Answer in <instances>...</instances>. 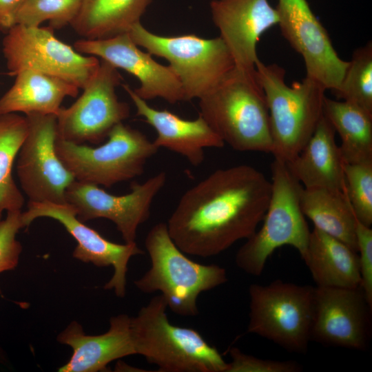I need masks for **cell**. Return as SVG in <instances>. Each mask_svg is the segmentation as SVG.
Returning <instances> with one entry per match:
<instances>
[{
  "label": "cell",
  "instance_id": "cell-4",
  "mask_svg": "<svg viewBox=\"0 0 372 372\" xmlns=\"http://www.w3.org/2000/svg\"><path fill=\"white\" fill-rule=\"evenodd\" d=\"M256 74L266 97L274 158L287 163L304 147L323 114L326 89L306 76L288 85L285 70L260 59Z\"/></svg>",
  "mask_w": 372,
  "mask_h": 372
},
{
  "label": "cell",
  "instance_id": "cell-17",
  "mask_svg": "<svg viewBox=\"0 0 372 372\" xmlns=\"http://www.w3.org/2000/svg\"><path fill=\"white\" fill-rule=\"evenodd\" d=\"M74 48L134 76L140 86L134 91L145 101L161 98L172 104L185 101L182 85L172 68L141 50L128 33L103 39H81L74 42Z\"/></svg>",
  "mask_w": 372,
  "mask_h": 372
},
{
  "label": "cell",
  "instance_id": "cell-6",
  "mask_svg": "<svg viewBox=\"0 0 372 372\" xmlns=\"http://www.w3.org/2000/svg\"><path fill=\"white\" fill-rule=\"evenodd\" d=\"M271 168V196L262 224L235 257L236 266L254 276L262 274L269 256L282 246L294 247L303 258L311 233L300 206L302 185L285 162L274 158Z\"/></svg>",
  "mask_w": 372,
  "mask_h": 372
},
{
  "label": "cell",
  "instance_id": "cell-26",
  "mask_svg": "<svg viewBox=\"0 0 372 372\" xmlns=\"http://www.w3.org/2000/svg\"><path fill=\"white\" fill-rule=\"evenodd\" d=\"M323 113L340 136L339 147L344 163L372 162V114L326 96Z\"/></svg>",
  "mask_w": 372,
  "mask_h": 372
},
{
  "label": "cell",
  "instance_id": "cell-14",
  "mask_svg": "<svg viewBox=\"0 0 372 372\" xmlns=\"http://www.w3.org/2000/svg\"><path fill=\"white\" fill-rule=\"evenodd\" d=\"M315 287L311 341L364 351L371 335L372 305L362 287Z\"/></svg>",
  "mask_w": 372,
  "mask_h": 372
},
{
  "label": "cell",
  "instance_id": "cell-1",
  "mask_svg": "<svg viewBox=\"0 0 372 372\" xmlns=\"http://www.w3.org/2000/svg\"><path fill=\"white\" fill-rule=\"evenodd\" d=\"M271 191V181L252 166L217 169L182 195L166 223L169 234L185 254L216 256L256 231Z\"/></svg>",
  "mask_w": 372,
  "mask_h": 372
},
{
  "label": "cell",
  "instance_id": "cell-24",
  "mask_svg": "<svg viewBox=\"0 0 372 372\" xmlns=\"http://www.w3.org/2000/svg\"><path fill=\"white\" fill-rule=\"evenodd\" d=\"M151 0H82L70 23L83 39H103L128 33Z\"/></svg>",
  "mask_w": 372,
  "mask_h": 372
},
{
  "label": "cell",
  "instance_id": "cell-13",
  "mask_svg": "<svg viewBox=\"0 0 372 372\" xmlns=\"http://www.w3.org/2000/svg\"><path fill=\"white\" fill-rule=\"evenodd\" d=\"M167 180L160 172L143 183H134L131 192L122 196L107 193L99 185L74 180L65 192L67 203L76 211L82 222L105 218L113 222L125 242H136L138 227L150 214L155 196Z\"/></svg>",
  "mask_w": 372,
  "mask_h": 372
},
{
  "label": "cell",
  "instance_id": "cell-34",
  "mask_svg": "<svg viewBox=\"0 0 372 372\" xmlns=\"http://www.w3.org/2000/svg\"><path fill=\"white\" fill-rule=\"evenodd\" d=\"M26 0H0V30L7 32L16 25L17 15Z\"/></svg>",
  "mask_w": 372,
  "mask_h": 372
},
{
  "label": "cell",
  "instance_id": "cell-18",
  "mask_svg": "<svg viewBox=\"0 0 372 372\" xmlns=\"http://www.w3.org/2000/svg\"><path fill=\"white\" fill-rule=\"evenodd\" d=\"M210 10L235 67L255 70L257 43L265 31L278 24L276 9L268 0H212Z\"/></svg>",
  "mask_w": 372,
  "mask_h": 372
},
{
  "label": "cell",
  "instance_id": "cell-31",
  "mask_svg": "<svg viewBox=\"0 0 372 372\" xmlns=\"http://www.w3.org/2000/svg\"><path fill=\"white\" fill-rule=\"evenodd\" d=\"M21 216V210L8 211L6 218L0 220V273L18 265L22 247L16 235L23 228Z\"/></svg>",
  "mask_w": 372,
  "mask_h": 372
},
{
  "label": "cell",
  "instance_id": "cell-9",
  "mask_svg": "<svg viewBox=\"0 0 372 372\" xmlns=\"http://www.w3.org/2000/svg\"><path fill=\"white\" fill-rule=\"evenodd\" d=\"M128 34L137 45L169 62L182 85L185 101L203 96L235 67L220 37L162 36L151 32L141 22L134 24Z\"/></svg>",
  "mask_w": 372,
  "mask_h": 372
},
{
  "label": "cell",
  "instance_id": "cell-12",
  "mask_svg": "<svg viewBox=\"0 0 372 372\" xmlns=\"http://www.w3.org/2000/svg\"><path fill=\"white\" fill-rule=\"evenodd\" d=\"M27 136L18 153L17 173L30 202L67 203L65 192L75 180L55 151L56 116L30 114Z\"/></svg>",
  "mask_w": 372,
  "mask_h": 372
},
{
  "label": "cell",
  "instance_id": "cell-25",
  "mask_svg": "<svg viewBox=\"0 0 372 372\" xmlns=\"http://www.w3.org/2000/svg\"><path fill=\"white\" fill-rule=\"evenodd\" d=\"M300 206L314 227L358 251L356 217L345 190L302 187Z\"/></svg>",
  "mask_w": 372,
  "mask_h": 372
},
{
  "label": "cell",
  "instance_id": "cell-7",
  "mask_svg": "<svg viewBox=\"0 0 372 372\" xmlns=\"http://www.w3.org/2000/svg\"><path fill=\"white\" fill-rule=\"evenodd\" d=\"M315 289L281 280L251 285L247 333L289 352L305 353L311 341Z\"/></svg>",
  "mask_w": 372,
  "mask_h": 372
},
{
  "label": "cell",
  "instance_id": "cell-5",
  "mask_svg": "<svg viewBox=\"0 0 372 372\" xmlns=\"http://www.w3.org/2000/svg\"><path fill=\"white\" fill-rule=\"evenodd\" d=\"M145 246L151 266L134 285L145 293L161 292L167 307L177 315L197 316L199 295L227 281L225 268L203 265L187 257L172 240L166 223L150 229Z\"/></svg>",
  "mask_w": 372,
  "mask_h": 372
},
{
  "label": "cell",
  "instance_id": "cell-35",
  "mask_svg": "<svg viewBox=\"0 0 372 372\" xmlns=\"http://www.w3.org/2000/svg\"><path fill=\"white\" fill-rule=\"evenodd\" d=\"M3 360V356L0 349V362H2Z\"/></svg>",
  "mask_w": 372,
  "mask_h": 372
},
{
  "label": "cell",
  "instance_id": "cell-11",
  "mask_svg": "<svg viewBox=\"0 0 372 372\" xmlns=\"http://www.w3.org/2000/svg\"><path fill=\"white\" fill-rule=\"evenodd\" d=\"M121 81L117 68L100 61L81 95L57 114L56 138L76 144L104 141L113 127L130 114L129 105L119 101L116 93Z\"/></svg>",
  "mask_w": 372,
  "mask_h": 372
},
{
  "label": "cell",
  "instance_id": "cell-10",
  "mask_svg": "<svg viewBox=\"0 0 372 372\" xmlns=\"http://www.w3.org/2000/svg\"><path fill=\"white\" fill-rule=\"evenodd\" d=\"M2 50L9 74L34 70L62 79L83 89L94 76L99 59L85 56L62 42L49 27L17 24L7 32Z\"/></svg>",
  "mask_w": 372,
  "mask_h": 372
},
{
  "label": "cell",
  "instance_id": "cell-16",
  "mask_svg": "<svg viewBox=\"0 0 372 372\" xmlns=\"http://www.w3.org/2000/svg\"><path fill=\"white\" fill-rule=\"evenodd\" d=\"M76 215L75 209L68 203L29 201L28 209L21 213V219L23 227H28L40 217L59 222L77 242L73 251L74 258L97 267L112 266L114 273L104 289H113L117 297L123 298L126 293L128 262L132 256L143 254L144 251L136 242L118 244L105 239L85 225Z\"/></svg>",
  "mask_w": 372,
  "mask_h": 372
},
{
  "label": "cell",
  "instance_id": "cell-27",
  "mask_svg": "<svg viewBox=\"0 0 372 372\" xmlns=\"http://www.w3.org/2000/svg\"><path fill=\"white\" fill-rule=\"evenodd\" d=\"M26 116L17 113L0 116V220L3 211L21 210L24 198L13 177L14 159L27 136Z\"/></svg>",
  "mask_w": 372,
  "mask_h": 372
},
{
  "label": "cell",
  "instance_id": "cell-28",
  "mask_svg": "<svg viewBox=\"0 0 372 372\" xmlns=\"http://www.w3.org/2000/svg\"><path fill=\"white\" fill-rule=\"evenodd\" d=\"M333 93L372 114V42L355 49L340 87Z\"/></svg>",
  "mask_w": 372,
  "mask_h": 372
},
{
  "label": "cell",
  "instance_id": "cell-19",
  "mask_svg": "<svg viewBox=\"0 0 372 372\" xmlns=\"http://www.w3.org/2000/svg\"><path fill=\"white\" fill-rule=\"evenodd\" d=\"M136 109V115L143 118L156 132L153 141L185 157L193 166L201 165L205 149L221 148L225 143L200 114L194 120L184 119L168 111L155 109L138 96L129 85H123Z\"/></svg>",
  "mask_w": 372,
  "mask_h": 372
},
{
  "label": "cell",
  "instance_id": "cell-3",
  "mask_svg": "<svg viewBox=\"0 0 372 372\" xmlns=\"http://www.w3.org/2000/svg\"><path fill=\"white\" fill-rule=\"evenodd\" d=\"M161 294L131 317L135 354L162 372H226L227 362L196 330L174 325L167 318Z\"/></svg>",
  "mask_w": 372,
  "mask_h": 372
},
{
  "label": "cell",
  "instance_id": "cell-15",
  "mask_svg": "<svg viewBox=\"0 0 372 372\" xmlns=\"http://www.w3.org/2000/svg\"><path fill=\"white\" fill-rule=\"evenodd\" d=\"M276 9L282 36L303 58L306 76L318 81L326 90L335 91L349 61L338 56L327 31L307 0H278Z\"/></svg>",
  "mask_w": 372,
  "mask_h": 372
},
{
  "label": "cell",
  "instance_id": "cell-29",
  "mask_svg": "<svg viewBox=\"0 0 372 372\" xmlns=\"http://www.w3.org/2000/svg\"><path fill=\"white\" fill-rule=\"evenodd\" d=\"M82 0H26L19 10L16 25L38 27L48 21L52 28L70 25Z\"/></svg>",
  "mask_w": 372,
  "mask_h": 372
},
{
  "label": "cell",
  "instance_id": "cell-32",
  "mask_svg": "<svg viewBox=\"0 0 372 372\" xmlns=\"http://www.w3.org/2000/svg\"><path fill=\"white\" fill-rule=\"evenodd\" d=\"M231 362L226 372H300L302 366L293 360H272L245 354L237 347L229 349Z\"/></svg>",
  "mask_w": 372,
  "mask_h": 372
},
{
  "label": "cell",
  "instance_id": "cell-2",
  "mask_svg": "<svg viewBox=\"0 0 372 372\" xmlns=\"http://www.w3.org/2000/svg\"><path fill=\"white\" fill-rule=\"evenodd\" d=\"M199 107L225 144L240 152L271 153L268 107L256 69L234 67L199 99Z\"/></svg>",
  "mask_w": 372,
  "mask_h": 372
},
{
  "label": "cell",
  "instance_id": "cell-20",
  "mask_svg": "<svg viewBox=\"0 0 372 372\" xmlns=\"http://www.w3.org/2000/svg\"><path fill=\"white\" fill-rule=\"evenodd\" d=\"M131 317L119 314L110 318V328L100 335L86 334L82 326L72 321L57 336L59 343L70 346L72 354L59 369L60 372L104 371L112 361L135 354Z\"/></svg>",
  "mask_w": 372,
  "mask_h": 372
},
{
  "label": "cell",
  "instance_id": "cell-30",
  "mask_svg": "<svg viewBox=\"0 0 372 372\" xmlns=\"http://www.w3.org/2000/svg\"><path fill=\"white\" fill-rule=\"evenodd\" d=\"M344 190L356 218L372 225V162L344 164Z\"/></svg>",
  "mask_w": 372,
  "mask_h": 372
},
{
  "label": "cell",
  "instance_id": "cell-8",
  "mask_svg": "<svg viewBox=\"0 0 372 372\" xmlns=\"http://www.w3.org/2000/svg\"><path fill=\"white\" fill-rule=\"evenodd\" d=\"M107 137L96 147L56 138L55 151L76 180L110 187L142 175L147 160L158 149L143 133L123 122Z\"/></svg>",
  "mask_w": 372,
  "mask_h": 372
},
{
  "label": "cell",
  "instance_id": "cell-21",
  "mask_svg": "<svg viewBox=\"0 0 372 372\" xmlns=\"http://www.w3.org/2000/svg\"><path fill=\"white\" fill-rule=\"evenodd\" d=\"M335 133L323 113L306 145L286 163L303 187L344 190V161L335 142Z\"/></svg>",
  "mask_w": 372,
  "mask_h": 372
},
{
  "label": "cell",
  "instance_id": "cell-22",
  "mask_svg": "<svg viewBox=\"0 0 372 372\" xmlns=\"http://www.w3.org/2000/svg\"><path fill=\"white\" fill-rule=\"evenodd\" d=\"M318 287L351 288L360 285L358 252L314 227L302 258Z\"/></svg>",
  "mask_w": 372,
  "mask_h": 372
},
{
  "label": "cell",
  "instance_id": "cell-33",
  "mask_svg": "<svg viewBox=\"0 0 372 372\" xmlns=\"http://www.w3.org/2000/svg\"><path fill=\"white\" fill-rule=\"evenodd\" d=\"M355 236L362 287L372 305V229L356 218Z\"/></svg>",
  "mask_w": 372,
  "mask_h": 372
},
{
  "label": "cell",
  "instance_id": "cell-23",
  "mask_svg": "<svg viewBox=\"0 0 372 372\" xmlns=\"http://www.w3.org/2000/svg\"><path fill=\"white\" fill-rule=\"evenodd\" d=\"M79 90L59 77L23 70L16 75L12 86L0 98V116L17 112L56 116L63 99L76 96Z\"/></svg>",
  "mask_w": 372,
  "mask_h": 372
}]
</instances>
